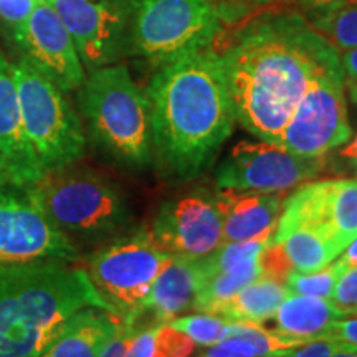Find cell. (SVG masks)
Segmentation results:
<instances>
[{
    "mask_svg": "<svg viewBox=\"0 0 357 357\" xmlns=\"http://www.w3.org/2000/svg\"><path fill=\"white\" fill-rule=\"evenodd\" d=\"M134 331H136V323H124V321H121V324L116 329L113 336L101 347L100 357H124Z\"/></svg>",
    "mask_w": 357,
    "mask_h": 357,
    "instance_id": "d6a6232c",
    "label": "cell"
},
{
    "mask_svg": "<svg viewBox=\"0 0 357 357\" xmlns=\"http://www.w3.org/2000/svg\"><path fill=\"white\" fill-rule=\"evenodd\" d=\"M0 159L17 187L33 184L45 172L26 136L13 66L3 53H0Z\"/></svg>",
    "mask_w": 357,
    "mask_h": 357,
    "instance_id": "2e32d148",
    "label": "cell"
},
{
    "mask_svg": "<svg viewBox=\"0 0 357 357\" xmlns=\"http://www.w3.org/2000/svg\"><path fill=\"white\" fill-rule=\"evenodd\" d=\"M347 91H349L351 101L357 106V84H352V86H347Z\"/></svg>",
    "mask_w": 357,
    "mask_h": 357,
    "instance_id": "7bdbcfd3",
    "label": "cell"
},
{
    "mask_svg": "<svg viewBox=\"0 0 357 357\" xmlns=\"http://www.w3.org/2000/svg\"><path fill=\"white\" fill-rule=\"evenodd\" d=\"M37 0H0V26L10 42L19 47Z\"/></svg>",
    "mask_w": 357,
    "mask_h": 357,
    "instance_id": "4316f807",
    "label": "cell"
},
{
    "mask_svg": "<svg viewBox=\"0 0 357 357\" xmlns=\"http://www.w3.org/2000/svg\"><path fill=\"white\" fill-rule=\"evenodd\" d=\"M222 33L213 0H137L131 17L128 55L154 65L212 48Z\"/></svg>",
    "mask_w": 357,
    "mask_h": 357,
    "instance_id": "8992f818",
    "label": "cell"
},
{
    "mask_svg": "<svg viewBox=\"0 0 357 357\" xmlns=\"http://www.w3.org/2000/svg\"><path fill=\"white\" fill-rule=\"evenodd\" d=\"M337 258H339V261L344 265L346 270L357 266V236L352 240L349 245H347L344 250H342V253Z\"/></svg>",
    "mask_w": 357,
    "mask_h": 357,
    "instance_id": "f35d334b",
    "label": "cell"
},
{
    "mask_svg": "<svg viewBox=\"0 0 357 357\" xmlns=\"http://www.w3.org/2000/svg\"><path fill=\"white\" fill-rule=\"evenodd\" d=\"M289 291L278 281L258 278L243 288L231 300L223 303L212 314L220 316L227 323H257L263 324L271 319Z\"/></svg>",
    "mask_w": 357,
    "mask_h": 357,
    "instance_id": "44dd1931",
    "label": "cell"
},
{
    "mask_svg": "<svg viewBox=\"0 0 357 357\" xmlns=\"http://www.w3.org/2000/svg\"><path fill=\"white\" fill-rule=\"evenodd\" d=\"M78 101L89 137L101 151L129 169H146L153 162L149 100L126 66L114 63L89 71Z\"/></svg>",
    "mask_w": 357,
    "mask_h": 357,
    "instance_id": "277c9868",
    "label": "cell"
},
{
    "mask_svg": "<svg viewBox=\"0 0 357 357\" xmlns=\"http://www.w3.org/2000/svg\"><path fill=\"white\" fill-rule=\"evenodd\" d=\"M342 318L346 316L331 300L289 294L271 319L275 323V331L310 342L324 339L329 328Z\"/></svg>",
    "mask_w": 357,
    "mask_h": 357,
    "instance_id": "ffe728a7",
    "label": "cell"
},
{
    "mask_svg": "<svg viewBox=\"0 0 357 357\" xmlns=\"http://www.w3.org/2000/svg\"><path fill=\"white\" fill-rule=\"evenodd\" d=\"M305 12L306 19L324 15V13L334 10V8L344 6L349 0H288Z\"/></svg>",
    "mask_w": 357,
    "mask_h": 357,
    "instance_id": "d590c367",
    "label": "cell"
},
{
    "mask_svg": "<svg viewBox=\"0 0 357 357\" xmlns=\"http://www.w3.org/2000/svg\"><path fill=\"white\" fill-rule=\"evenodd\" d=\"M336 347L333 339H314L293 349L287 357H329Z\"/></svg>",
    "mask_w": 357,
    "mask_h": 357,
    "instance_id": "e575fe53",
    "label": "cell"
},
{
    "mask_svg": "<svg viewBox=\"0 0 357 357\" xmlns=\"http://www.w3.org/2000/svg\"><path fill=\"white\" fill-rule=\"evenodd\" d=\"M324 158H303L266 141H240L215 171L217 189L278 194L296 189L323 171Z\"/></svg>",
    "mask_w": 357,
    "mask_h": 357,
    "instance_id": "8fae6325",
    "label": "cell"
},
{
    "mask_svg": "<svg viewBox=\"0 0 357 357\" xmlns=\"http://www.w3.org/2000/svg\"><path fill=\"white\" fill-rule=\"evenodd\" d=\"M26 136L43 171L82 159L86 147L83 124L60 88L26 58L13 63Z\"/></svg>",
    "mask_w": 357,
    "mask_h": 357,
    "instance_id": "52a82bcc",
    "label": "cell"
},
{
    "mask_svg": "<svg viewBox=\"0 0 357 357\" xmlns=\"http://www.w3.org/2000/svg\"><path fill=\"white\" fill-rule=\"evenodd\" d=\"M154 159L164 177L190 182L207 171L234 132L225 66L213 48L160 65L146 89Z\"/></svg>",
    "mask_w": 357,
    "mask_h": 357,
    "instance_id": "7a4b0ae2",
    "label": "cell"
},
{
    "mask_svg": "<svg viewBox=\"0 0 357 357\" xmlns=\"http://www.w3.org/2000/svg\"><path fill=\"white\" fill-rule=\"evenodd\" d=\"M3 185H13V184H12L10 174H8L6 166H3V160L0 159V187Z\"/></svg>",
    "mask_w": 357,
    "mask_h": 357,
    "instance_id": "60d3db41",
    "label": "cell"
},
{
    "mask_svg": "<svg viewBox=\"0 0 357 357\" xmlns=\"http://www.w3.org/2000/svg\"><path fill=\"white\" fill-rule=\"evenodd\" d=\"M195 347L197 344L184 333L171 324H160L155 334L153 357H190Z\"/></svg>",
    "mask_w": 357,
    "mask_h": 357,
    "instance_id": "83f0119b",
    "label": "cell"
},
{
    "mask_svg": "<svg viewBox=\"0 0 357 357\" xmlns=\"http://www.w3.org/2000/svg\"><path fill=\"white\" fill-rule=\"evenodd\" d=\"M329 357H357V347L342 344V342L336 341V347H334V351Z\"/></svg>",
    "mask_w": 357,
    "mask_h": 357,
    "instance_id": "ab89813d",
    "label": "cell"
},
{
    "mask_svg": "<svg viewBox=\"0 0 357 357\" xmlns=\"http://www.w3.org/2000/svg\"><path fill=\"white\" fill-rule=\"evenodd\" d=\"M236 121L257 139L278 144L298 101L319 73L341 66V55L305 15L275 10L245 24L218 53Z\"/></svg>",
    "mask_w": 357,
    "mask_h": 357,
    "instance_id": "6da1fadb",
    "label": "cell"
},
{
    "mask_svg": "<svg viewBox=\"0 0 357 357\" xmlns=\"http://www.w3.org/2000/svg\"><path fill=\"white\" fill-rule=\"evenodd\" d=\"M73 38L89 71L128 55L131 17L137 0H47Z\"/></svg>",
    "mask_w": 357,
    "mask_h": 357,
    "instance_id": "4fadbf2b",
    "label": "cell"
},
{
    "mask_svg": "<svg viewBox=\"0 0 357 357\" xmlns=\"http://www.w3.org/2000/svg\"><path fill=\"white\" fill-rule=\"evenodd\" d=\"M324 339H333L342 344L357 347V316H346V318L336 321L329 328Z\"/></svg>",
    "mask_w": 357,
    "mask_h": 357,
    "instance_id": "836d02e7",
    "label": "cell"
},
{
    "mask_svg": "<svg viewBox=\"0 0 357 357\" xmlns=\"http://www.w3.org/2000/svg\"><path fill=\"white\" fill-rule=\"evenodd\" d=\"M83 307L113 312L84 268L58 260L0 266V357H37Z\"/></svg>",
    "mask_w": 357,
    "mask_h": 357,
    "instance_id": "3957f363",
    "label": "cell"
},
{
    "mask_svg": "<svg viewBox=\"0 0 357 357\" xmlns=\"http://www.w3.org/2000/svg\"><path fill=\"white\" fill-rule=\"evenodd\" d=\"M167 324H171L172 328L189 336L197 346L207 347L223 341L227 321L222 319L220 316L197 312V314L178 316V318L172 319Z\"/></svg>",
    "mask_w": 357,
    "mask_h": 357,
    "instance_id": "484cf974",
    "label": "cell"
},
{
    "mask_svg": "<svg viewBox=\"0 0 357 357\" xmlns=\"http://www.w3.org/2000/svg\"><path fill=\"white\" fill-rule=\"evenodd\" d=\"M217 204L222 213L223 243L253 238H273L283 211L276 194L218 189Z\"/></svg>",
    "mask_w": 357,
    "mask_h": 357,
    "instance_id": "e0dca14e",
    "label": "cell"
},
{
    "mask_svg": "<svg viewBox=\"0 0 357 357\" xmlns=\"http://www.w3.org/2000/svg\"><path fill=\"white\" fill-rule=\"evenodd\" d=\"M346 271L344 265L339 261V258L312 273H300V271H291L287 278L284 287L289 294H301V296L323 298V300H331L336 283Z\"/></svg>",
    "mask_w": 357,
    "mask_h": 357,
    "instance_id": "d4e9b609",
    "label": "cell"
},
{
    "mask_svg": "<svg viewBox=\"0 0 357 357\" xmlns=\"http://www.w3.org/2000/svg\"><path fill=\"white\" fill-rule=\"evenodd\" d=\"M151 234L171 257L202 260L212 255L223 245L217 192L199 187L166 200L155 213Z\"/></svg>",
    "mask_w": 357,
    "mask_h": 357,
    "instance_id": "5bb4252c",
    "label": "cell"
},
{
    "mask_svg": "<svg viewBox=\"0 0 357 357\" xmlns=\"http://www.w3.org/2000/svg\"><path fill=\"white\" fill-rule=\"evenodd\" d=\"M200 281V260L169 257L155 276L139 319L153 324H167L190 311L197 298Z\"/></svg>",
    "mask_w": 357,
    "mask_h": 357,
    "instance_id": "ac0fdd59",
    "label": "cell"
},
{
    "mask_svg": "<svg viewBox=\"0 0 357 357\" xmlns=\"http://www.w3.org/2000/svg\"><path fill=\"white\" fill-rule=\"evenodd\" d=\"M17 48L63 93L77 91L86 78L73 38L47 0H37Z\"/></svg>",
    "mask_w": 357,
    "mask_h": 357,
    "instance_id": "9a60e30c",
    "label": "cell"
},
{
    "mask_svg": "<svg viewBox=\"0 0 357 357\" xmlns=\"http://www.w3.org/2000/svg\"><path fill=\"white\" fill-rule=\"evenodd\" d=\"M337 155L349 164L357 162V132L349 137L346 144L337 147Z\"/></svg>",
    "mask_w": 357,
    "mask_h": 357,
    "instance_id": "74e56055",
    "label": "cell"
},
{
    "mask_svg": "<svg viewBox=\"0 0 357 357\" xmlns=\"http://www.w3.org/2000/svg\"><path fill=\"white\" fill-rule=\"evenodd\" d=\"M160 324L136 321V331L132 334L131 342L124 357H153L155 334Z\"/></svg>",
    "mask_w": 357,
    "mask_h": 357,
    "instance_id": "4dcf8cb0",
    "label": "cell"
},
{
    "mask_svg": "<svg viewBox=\"0 0 357 357\" xmlns=\"http://www.w3.org/2000/svg\"><path fill=\"white\" fill-rule=\"evenodd\" d=\"M307 22L336 48L339 55L357 47V0H349L344 6Z\"/></svg>",
    "mask_w": 357,
    "mask_h": 357,
    "instance_id": "cb8c5ba5",
    "label": "cell"
},
{
    "mask_svg": "<svg viewBox=\"0 0 357 357\" xmlns=\"http://www.w3.org/2000/svg\"><path fill=\"white\" fill-rule=\"evenodd\" d=\"M341 66L312 79L281 132L278 146L303 158H326L352 136Z\"/></svg>",
    "mask_w": 357,
    "mask_h": 357,
    "instance_id": "9c48e42d",
    "label": "cell"
},
{
    "mask_svg": "<svg viewBox=\"0 0 357 357\" xmlns=\"http://www.w3.org/2000/svg\"><path fill=\"white\" fill-rule=\"evenodd\" d=\"M351 166H352V169H354V172H356V176H357V162H352Z\"/></svg>",
    "mask_w": 357,
    "mask_h": 357,
    "instance_id": "ee69618b",
    "label": "cell"
},
{
    "mask_svg": "<svg viewBox=\"0 0 357 357\" xmlns=\"http://www.w3.org/2000/svg\"><path fill=\"white\" fill-rule=\"evenodd\" d=\"M222 3H268L270 0H217Z\"/></svg>",
    "mask_w": 357,
    "mask_h": 357,
    "instance_id": "b9f144b4",
    "label": "cell"
},
{
    "mask_svg": "<svg viewBox=\"0 0 357 357\" xmlns=\"http://www.w3.org/2000/svg\"><path fill=\"white\" fill-rule=\"evenodd\" d=\"M273 242L283 245L284 252L291 260L294 271L300 273H312L336 260L341 252L306 229H289L283 234L273 235Z\"/></svg>",
    "mask_w": 357,
    "mask_h": 357,
    "instance_id": "603a6c76",
    "label": "cell"
},
{
    "mask_svg": "<svg viewBox=\"0 0 357 357\" xmlns=\"http://www.w3.org/2000/svg\"><path fill=\"white\" fill-rule=\"evenodd\" d=\"M258 263H260V278L273 280L283 284L287 283L289 273L294 271L293 263L284 252L283 245L273 240H270L263 248Z\"/></svg>",
    "mask_w": 357,
    "mask_h": 357,
    "instance_id": "f1b7e54d",
    "label": "cell"
},
{
    "mask_svg": "<svg viewBox=\"0 0 357 357\" xmlns=\"http://www.w3.org/2000/svg\"><path fill=\"white\" fill-rule=\"evenodd\" d=\"M314 231L342 253L357 236V178L305 182L283 204L275 234Z\"/></svg>",
    "mask_w": 357,
    "mask_h": 357,
    "instance_id": "7c38bea8",
    "label": "cell"
},
{
    "mask_svg": "<svg viewBox=\"0 0 357 357\" xmlns=\"http://www.w3.org/2000/svg\"><path fill=\"white\" fill-rule=\"evenodd\" d=\"M331 301L344 316H357V266L342 273L334 288Z\"/></svg>",
    "mask_w": 357,
    "mask_h": 357,
    "instance_id": "f546056e",
    "label": "cell"
},
{
    "mask_svg": "<svg viewBox=\"0 0 357 357\" xmlns=\"http://www.w3.org/2000/svg\"><path fill=\"white\" fill-rule=\"evenodd\" d=\"M197 357H261L257 347L252 342L240 337H229L217 342L213 346H207L199 352Z\"/></svg>",
    "mask_w": 357,
    "mask_h": 357,
    "instance_id": "1f68e13d",
    "label": "cell"
},
{
    "mask_svg": "<svg viewBox=\"0 0 357 357\" xmlns=\"http://www.w3.org/2000/svg\"><path fill=\"white\" fill-rule=\"evenodd\" d=\"M258 278H260V263L258 261L202 276L192 310L212 314L218 306L231 300L235 294H238Z\"/></svg>",
    "mask_w": 357,
    "mask_h": 357,
    "instance_id": "7402d4cb",
    "label": "cell"
},
{
    "mask_svg": "<svg viewBox=\"0 0 357 357\" xmlns=\"http://www.w3.org/2000/svg\"><path fill=\"white\" fill-rule=\"evenodd\" d=\"M341 68L346 86L357 84V47L341 53Z\"/></svg>",
    "mask_w": 357,
    "mask_h": 357,
    "instance_id": "8d00e7d4",
    "label": "cell"
},
{
    "mask_svg": "<svg viewBox=\"0 0 357 357\" xmlns=\"http://www.w3.org/2000/svg\"><path fill=\"white\" fill-rule=\"evenodd\" d=\"M151 229L123 231L88 260V276L114 316L136 323L155 276L167 258Z\"/></svg>",
    "mask_w": 357,
    "mask_h": 357,
    "instance_id": "ba28073f",
    "label": "cell"
},
{
    "mask_svg": "<svg viewBox=\"0 0 357 357\" xmlns=\"http://www.w3.org/2000/svg\"><path fill=\"white\" fill-rule=\"evenodd\" d=\"M78 261L73 240L58 230L25 187H0V266Z\"/></svg>",
    "mask_w": 357,
    "mask_h": 357,
    "instance_id": "30bf717a",
    "label": "cell"
},
{
    "mask_svg": "<svg viewBox=\"0 0 357 357\" xmlns=\"http://www.w3.org/2000/svg\"><path fill=\"white\" fill-rule=\"evenodd\" d=\"M25 190L53 225L71 240L114 238L126 231L132 220L121 189L93 169L71 164L47 171Z\"/></svg>",
    "mask_w": 357,
    "mask_h": 357,
    "instance_id": "5b68a950",
    "label": "cell"
},
{
    "mask_svg": "<svg viewBox=\"0 0 357 357\" xmlns=\"http://www.w3.org/2000/svg\"><path fill=\"white\" fill-rule=\"evenodd\" d=\"M121 319L100 307H83L66 321L61 331L37 357H100Z\"/></svg>",
    "mask_w": 357,
    "mask_h": 357,
    "instance_id": "d6986e66",
    "label": "cell"
}]
</instances>
